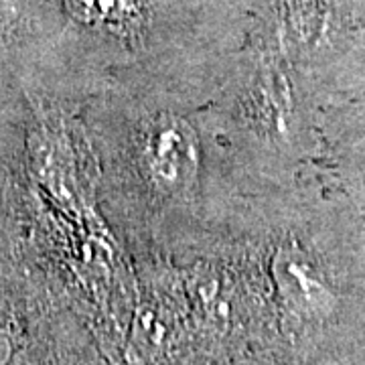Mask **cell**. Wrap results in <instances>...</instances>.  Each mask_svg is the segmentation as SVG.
I'll use <instances>...</instances> for the list:
<instances>
[{"label":"cell","instance_id":"cell-2","mask_svg":"<svg viewBox=\"0 0 365 365\" xmlns=\"http://www.w3.org/2000/svg\"><path fill=\"white\" fill-rule=\"evenodd\" d=\"M138 167L158 191H179L197 175L193 130L169 116L148 122L138 146Z\"/></svg>","mask_w":365,"mask_h":365},{"label":"cell","instance_id":"cell-1","mask_svg":"<svg viewBox=\"0 0 365 365\" xmlns=\"http://www.w3.org/2000/svg\"><path fill=\"white\" fill-rule=\"evenodd\" d=\"M272 276L278 297L292 317L304 323H321L335 313L339 294L325 268L297 246H284L272 260Z\"/></svg>","mask_w":365,"mask_h":365},{"label":"cell","instance_id":"cell-5","mask_svg":"<svg viewBox=\"0 0 365 365\" xmlns=\"http://www.w3.org/2000/svg\"><path fill=\"white\" fill-rule=\"evenodd\" d=\"M11 355H13V343H11L9 333L0 327V365L9 364Z\"/></svg>","mask_w":365,"mask_h":365},{"label":"cell","instance_id":"cell-4","mask_svg":"<svg viewBox=\"0 0 365 365\" xmlns=\"http://www.w3.org/2000/svg\"><path fill=\"white\" fill-rule=\"evenodd\" d=\"M364 122V128L355 132V144H353V169L359 179V189L365 191V118L359 116Z\"/></svg>","mask_w":365,"mask_h":365},{"label":"cell","instance_id":"cell-6","mask_svg":"<svg viewBox=\"0 0 365 365\" xmlns=\"http://www.w3.org/2000/svg\"><path fill=\"white\" fill-rule=\"evenodd\" d=\"M21 2L23 0H0V21L14 19L21 11Z\"/></svg>","mask_w":365,"mask_h":365},{"label":"cell","instance_id":"cell-3","mask_svg":"<svg viewBox=\"0 0 365 365\" xmlns=\"http://www.w3.org/2000/svg\"><path fill=\"white\" fill-rule=\"evenodd\" d=\"M67 4L79 19L114 29H130L143 16L140 0H67Z\"/></svg>","mask_w":365,"mask_h":365}]
</instances>
